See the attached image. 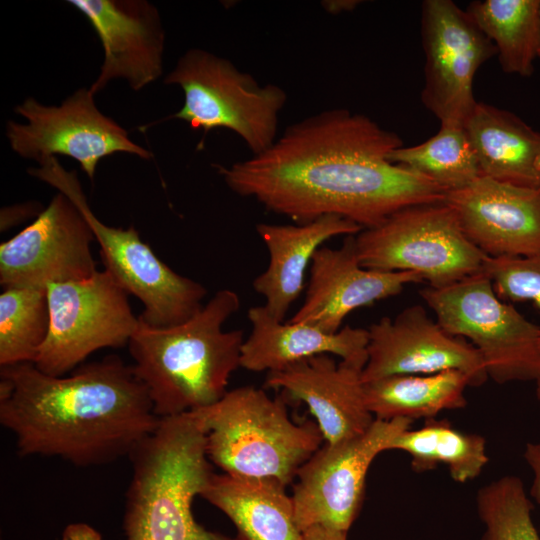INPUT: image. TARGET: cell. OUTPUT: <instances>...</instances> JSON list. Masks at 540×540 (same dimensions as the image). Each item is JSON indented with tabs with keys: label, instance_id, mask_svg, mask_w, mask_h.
<instances>
[{
	"label": "cell",
	"instance_id": "obj_19",
	"mask_svg": "<svg viewBox=\"0 0 540 540\" xmlns=\"http://www.w3.org/2000/svg\"><path fill=\"white\" fill-rule=\"evenodd\" d=\"M363 369L320 354L269 372L265 387L304 402L325 443L334 444L363 433L375 419L365 402Z\"/></svg>",
	"mask_w": 540,
	"mask_h": 540
},
{
	"label": "cell",
	"instance_id": "obj_32",
	"mask_svg": "<svg viewBox=\"0 0 540 540\" xmlns=\"http://www.w3.org/2000/svg\"><path fill=\"white\" fill-rule=\"evenodd\" d=\"M35 211V205L21 204L13 207H5L1 211V231L7 230L10 226L16 225L29 217V213Z\"/></svg>",
	"mask_w": 540,
	"mask_h": 540
},
{
	"label": "cell",
	"instance_id": "obj_7",
	"mask_svg": "<svg viewBox=\"0 0 540 540\" xmlns=\"http://www.w3.org/2000/svg\"><path fill=\"white\" fill-rule=\"evenodd\" d=\"M184 92L182 108L167 119H180L205 134L226 128L237 134L253 155L277 139L279 115L287 93L275 84L260 85L230 60L202 49H190L164 78Z\"/></svg>",
	"mask_w": 540,
	"mask_h": 540
},
{
	"label": "cell",
	"instance_id": "obj_23",
	"mask_svg": "<svg viewBox=\"0 0 540 540\" xmlns=\"http://www.w3.org/2000/svg\"><path fill=\"white\" fill-rule=\"evenodd\" d=\"M481 175L540 188V132L514 113L477 102L464 123Z\"/></svg>",
	"mask_w": 540,
	"mask_h": 540
},
{
	"label": "cell",
	"instance_id": "obj_10",
	"mask_svg": "<svg viewBox=\"0 0 540 540\" xmlns=\"http://www.w3.org/2000/svg\"><path fill=\"white\" fill-rule=\"evenodd\" d=\"M50 327L33 364L64 376L90 354L129 343L139 326L128 293L105 269L76 281L47 286Z\"/></svg>",
	"mask_w": 540,
	"mask_h": 540
},
{
	"label": "cell",
	"instance_id": "obj_6",
	"mask_svg": "<svg viewBox=\"0 0 540 540\" xmlns=\"http://www.w3.org/2000/svg\"><path fill=\"white\" fill-rule=\"evenodd\" d=\"M28 173L57 188L78 207L100 246L105 270L128 294L143 303L144 310L138 317L144 324L153 328L174 327L202 309L206 288L159 259L134 226L124 229L100 221L90 209L75 171L65 170L52 157L38 168L28 169Z\"/></svg>",
	"mask_w": 540,
	"mask_h": 540
},
{
	"label": "cell",
	"instance_id": "obj_11",
	"mask_svg": "<svg viewBox=\"0 0 540 540\" xmlns=\"http://www.w3.org/2000/svg\"><path fill=\"white\" fill-rule=\"evenodd\" d=\"M412 422L375 418L363 433L320 447L296 476L291 497L298 527L304 531L318 525L348 533L363 502L371 463Z\"/></svg>",
	"mask_w": 540,
	"mask_h": 540
},
{
	"label": "cell",
	"instance_id": "obj_35",
	"mask_svg": "<svg viewBox=\"0 0 540 540\" xmlns=\"http://www.w3.org/2000/svg\"><path fill=\"white\" fill-rule=\"evenodd\" d=\"M359 3L357 0H327L322 1V6L328 13L339 14L354 10Z\"/></svg>",
	"mask_w": 540,
	"mask_h": 540
},
{
	"label": "cell",
	"instance_id": "obj_20",
	"mask_svg": "<svg viewBox=\"0 0 540 540\" xmlns=\"http://www.w3.org/2000/svg\"><path fill=\"white\" fill-rule=\"evenodd\" d=\"M248 319L251 332L242 345L241 367L249 371H280L320 354L366 365L367 329L344 326L328 333L308 324L279 321L264 305L249 308Z\"/></svg>",
	"mask_w": 540,
	"mask_h": 540
},
{
	"label": "cell",
	"instance_id": "obj_18",
	"mask_svg": "<svg viewBox=\"0 0 540 540\" xmlns=\"http://www.w3.org/2000/svg\"><path fill=\"white\" fill-rule=\"evenodd\" d=\"M422 281L414 272L364 268L357 257L355 235H348L340 248L321 247L316 251L303 304L289 321L336 333L352 311L398 295L406 285Z\"/></svg>",
	"mask_w": 540,
	"mask_h": 540
},
{
	"label": "cell",
	"instance_id": "obj_24",
	"mask_svg": "<svg viewBox=\"0 0 540 540\" xmlns=\"http://www.w3.org/2000/svg\"><path fill=\"white\" fill-rule=\"evenodd\" d=\"M365 402L371 414L382 420L433 419L443 410L467 404L465 390L470 379L460 371L428 375H392L363 383Z\"/></svg>",
	"mask_w": 540,
	"mask_h": 540
},
{
	"label": "cell",
	"instance_id": "obj_5",
	"mask_svg": "<svg viewBox=\"0 0 540 540\" xmlns=\"http://www.w3.org/2000/svg\"><path fill=\"white\" fill-rule=\"evenodd\" d=\"M191 412L206 431L209 460L233 476L274 478L287 486L324 440L316 422L295 423L282 397L253 386L227 391Z\"/></svg>",
	"mask_w": 540,
	"mask_h": 540
},
{
	"label": "cell",
	"instance_id": "obj_34",
	"mask_svg": "<svg viewBox=\"0 0 540 540\" xmlns=\"http://www.w3.org/2000/svg\"><path fill=\"white\" fill-rule=\"evenodd\" d=\"M304 540H347V533L323 526H312L303 531Z\"/></svg>",
	"mask_w": 540,
	"mask_h": 540
},
{
	"label": "cell",
	"instance_id": "obj_8",
	"mask_svg": "<svg viewBox=\"0 0 540 540\" xmlns=\"http://www.w3.org/2000/svg\"><path fill=\"white\" fill-rule=\"evenodd\" d=\"M361 266L414 272L428 287L442 288L484 270L488 256L465 235L444 200L400 209L355 235Z\"/></svg>",
	"mask_w": 540,
	"mask_h": 540
},
{
	"label": "cell",
	"instance_id": "obj_3",
	"mask_svg": "<svg viewBox=\"0 0 540 540\" xmlns=\"http://www.w3.org/2000/svg\"><path fill=\"white\" fill-rule=\"evenodd\" d=\"M239 308V295L222 289L180 325L153 328L139 319L129 353L159 418L210 406L228 391L245 339L242 330L223 326Z\"/></svg>",
	"mask_w": 540,
	"mask_h": 540
},
{
	"label": "cell",
	"instance_id": "obj_14",
	"mask_svg": "<svg viewBox=\"0 0 540 540\" xmlns=\"http://www.w3.org/2000/svg\"><path fill=\"white\" fill-rule=\"evenodd\" d=\"M95 240L78 207L58 192L37 218L0 245V284L47 288L76 281L96 271L91 243Z\"/></svg>",
	"mask_w": 540,
	"mask_h": 540
},
{
	"label": "cell",
	"instance_id": "obj_9",
	"mask_svg": "<svg viewBox=\"0 0 540 540\" xmlns=\"http://www.w3.org/2000/svg\"><path fill=\"white\" fill-rule=\"evenodd\" d=\"M420 295L447 333L477 349L493 381L539 377L540 326L502 300L484 271L442 288L426 287Z\"/></svg>",
	"mask_w": 540,
	"mask_h": 540
},
{
	"label": "cell",
	"instance_id": "obj_2",
	"mask_svg": "<svg viewBox=\"0 0 540 540\" xmlns=\"http://www.w3.org/2000/svg\"><path fill=\"white\" fill-rule=\"evenodd\" d=\"M146 386L118 355L52 376L33 363L0 368V423L21 456L60 457L76 466L111 463L158 426Z\"/></svg>",
	"mask_w": 540,
	"mask_h": 540
},
{
	"label": "cell",
	"instance_id": "obj_12",
	"mask_svg": "<svg viewBox=\"0 0 540 540\" xmlns=\"http://www.w3.org/2000/svg\"><path fill=\"white\" fill-rule=\"evenodd\" d=\"M14 111L27 122H7L11 149L39 165L56 155L67 156L78 161L93 181L97 164L104 157L117 152L146 160L153 157L134 143L123 127L99 111L94 94L86 88L78 89L59 106L43 105L28 97Z\"/></svg>",
	"mask_w": 540,
	"mask_h": 540
},
{
	"label": "cell",
	"instance_id": "obj_27",
	"mask_svg": "<svg viewBox=\"0 0 540 540\" xmlns=\"http://www.w3.org/2000/svg\"><path fill=\"white\" fill-rule=\"evenodd\" d=\"M388 160L427 177L446 193L482 176L470 139L459 124H440L434 136L418 145L393 150Z\"/></svg>",
	"mask_w": 540,
	"mask_h": 540
},
{
	"label": "cell",
	"instance_id": "obj_36",
	"mask_svg": "<svg viewBox=\"0 0 540 540\" xmlns=\"http://www.w3.org/2000/svg\"><path fill=\"white\" fill-rule=\"evenodd\" d=\"M536 382V396H537V399L540 403V375L539 377L535 380Z\"/></svg>",
	"mask_w": 540,
	"mask_h": 540
},
{
	"label": "cell",
	"instance_id": "obj_28",
	"mask_svg": "<svg viewBox=\"0 0 540 540\" xmlns=\"http://www.w3.org/2000/svg\"><path fill=\"white\" fill-rule=\"evenodd\" d=\"M49 327L47 288H4L0 294V366L33 363Z\"/></svg>",
	"mask_w": 540,
	"mask_h": 540
},
{
	"label": "cell",
	"instance_id": "obj_13",
	"mask_svg": "<svg viewBox=\"0 0 540 540\" xmlns=\"http://www.w3.org/2000/svg\"><path fill=\"white\" fill-rule=\"evenodd\" d=\"M421 38L426 58L422 103L440 124L464 125L477 104L475 74L496 48L467 10L451 0L422 3Z\"/></svg>",
	"mask_w": 540,
	"mask_h": 540
},
{
	"label": "cell",
	"instance_id": "obj_22",
	"mask_svg": "<svg viewBox=\"0 0 540 540\" xmlns=\"http://www.w3.org/2000/svg\"><path fill=\"white\" fill-rule=\"evenodd\" d=\"M274 478L213 473L200 496L235 525V540H304L292 497Z\"/></svg>",
	"mask_w": 540,
	"mask_h": 540
},
{
	"label": "cell",
	"instance_id": "obj_17",
	"mask_svg": "<svg viewBox=\"0 0 540 540\" xmlns=\"http://www.w3.org/2000/svg\"><path fill=\"white\" fill-rule=\"evenodd\" d=\"M89 21L104 61L89 90L95 95L115 79L139 91L163 72L165 32L158 9L146 0H69Z\"/></svg>",
	"mask_w": 540,
	"mask_h": 540
},
{
	"label": "cell",
	"instance_id": "obj_37",
	"mask_svg": "<svg viewBox=\"0 0 540 540\" xmlns=\"http://www.w3.org/2000/svg\"><path fill=\"white\" fill-rule=\"evenodd\" d=\"M538 58H540V47H539V50H538Z\"/></svg>",
	"mask_w": 540,
	"mask_h": 540
},
{
	"label": "cell",
	"instance_id": "obj_26",
	"mask_svg": "<svg viewBox=\"0 0 540 540\" xmlns=\"http://www.w3.org/2000/svg\"><path fill=\"white\" fill-rule=\"evenodd\" d=\"M388 450L408 453L414 472L431 471L444 464L458 483L474 480L489 461L483 436L460 431L449 421L434 418L418 429L399 434Z\"/></svg>",
	"mask_w": 540,
	"mask_h": 540
},
{
	"label": "cell",
	"instance_id": "obj_33",
	"mask_svg": "<svg viewBox=\"0 0 540 540\" xmlns=\"http://www.w3.org/2000/svg\"><path fill=\"white\" fill-rule=\"evenodd\" d=\"M62 540H102V536L86 523H72L65 527Z\"/></svg>",
	"mask_w": 540,
	"mask_h": 540
},
{
	"label": "cell",
	"instance_id": "obj_31",
	"mask_svg": "<svg viewBox=\"0 0 540 540\" xmlns=\"http://www.w3.org/2000/svg\"><path fill=\"white\" fill-rule=\"evenodd\" d=\"M523 456L533 475L530 495L540 504V441L527 443Z\"/></svg>",
	"mask_w": 540,
	"mask_h": 540
},
{
	"label": "cell",
	"instance_id": "obj_1",
	"mask_svg": "<svg viewBox=\"0 0 540 540\" xmlns=\"http://www.w3.org/2000/svg\"><path fill=\"white\" fill-rule=\"evenodd\" d=\"M402 146L368 116L334 108L289 125L259 154L214 167L234 193L297 224L335 215L365 229L445 198L436 183L388 160Z\"/></svg>",
	"mask_w": 540,
	"mask_h": 540
},
{
	"label": "cell",
	"instance_id": "obj_30",
	"mask_svg": "<svg viewBox=\"0 0 540 540\" xmlns=\"http://www.w3.org/2000/svg\"><path fill=\"white\" fill-rule=\"evenodd\" d=\"M504 301H529L540 311V254L488 257L483 270Z\"/></svg>",
	"mask_w": 540,
	"mask_h": 540
},
{
	"label": "cell",
	"instance_id": "obj_21",
	"mask_svg": "<svg viewBox=\"0 0 540 540\" xmlns=\"http://www.w3.org/2000/svg\"><path fill=\"white\" fill-rule=\"evenodd\" d=\"M363 228L335 215L304 224L259 223L256 230L268 254L267 268L253 281L254 290L265 299V308L284 321L291 305L304 289L305 272L316 251L339 235H356Z\"/></svg>",
	"mask_w": 540,
	"mask_h": 540
},
{
	"label": "cell",
	"instance_id": "obj_25",
	"mask_svg": "<svg viewBox=\"0 0 540 540\" xmlns=\"http://www.w3.org/2000/svg\"><path fill=\"white\" fill-rule=\"evenodd\" d=\"M467 12L494 44L503 71L533 74L540 47V0L473 1Z\"/></svg>",
	"mask_w": 540,
	"mask_h": 540
},
{
	"label": "cell",
	"instance_id": "obj_15",
	"mask_svg": "<svg viewBox=\"0 0 540 540\" xmlns=\"http://www.w3.org/2000/svg\"><path fill=\"white\" fill-rule=\"evenodd\" d=\"M367 362L363 383L392 375H428L456 370L468 376L471 386L487 381L485 363L465 339L447 333L415 304L394 319L382 317L367 329Z\"/></svg>",
	"mask_w": 540,
	"mask_h": 540
},
{
	"label": "cell",
	"instance_id": "obj_4",
	"mask_svg": "<svg viewBox=\"0 0 540 540\" xmlns=\"http://www.w3.org/2000/svg\"><path fill=\"white\" fill-rule=\"evenodd\" d=\"M126 540H235L199 525L192 512L213 472L206 431L194 412L161 418L130 454Z\"/></svg>",
	"mask_w": 540,
	"mask_h": 540
},
{
	"label": "cell",
	"instance_id": "obj_16",
	"mask_svg": "<svg viewBox=\"0 0 540 540\" xmlns=\"http://www.w3.org/2000/svg\"><path fill=\"white\" fill-rule=\"evenodd\" d=\"M467 238L491 258L540 254V188L480 176L447 192Z\"/></svg>",
	"mask_w": 540,
	"mask_h": 540
},
{
	"label": "cell",
	"instance_id": "obj_29",
	"mask_svg": "<svg viewBox=\"0 0 540 540\" xmlns=\"http://www.w3.org/2000/svg\"><path fill=\"white\" fill-rule=\"evenodd\" d=\"M476 507L484 524L481 540H540L533 506L519 477L506 475L482 486Z\"/></svg>",
	"mask_w": 540,
	"mask_h": 540
}]
</instances>
